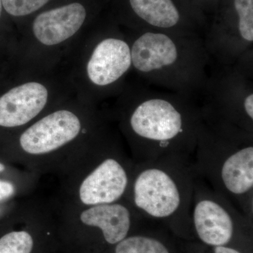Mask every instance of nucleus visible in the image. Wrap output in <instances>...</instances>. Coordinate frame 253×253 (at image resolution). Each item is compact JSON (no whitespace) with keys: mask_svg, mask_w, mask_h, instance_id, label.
Segmentation results:
<instances>
[{"mask_svg":"<svg viewBox=\"0 0 253 253\" xmlns=\"http://www.w3.org/2000/svg\"><path fill=\"white\" fill-rule=\"evenodd\" d=\"M131 68L130 43L109 37L97 43L86 66L89 81L99 87L114 84Z\"/></svg>","mask_w":253,"mask_h":253,"instance_id":"9d476101","label":"nucleus"},{"mask_svg":"<svg viewBox=\"0 0 253 253\" xmlns=\"http://www.w3.org/2000/svg\"><path fill=\"white\" fill-rule=\"evenodd\" d=\"M194 157L169 155L134 163L126 196L139 217L192 228L191 210L197 177Z\"/></svg>","mask_w":253,"mask_h":253,"instance_id":"7ed1b4c3","label":"nucleus"},{"mask_svg":"<svg viewBox=\"0 0 253 253\" xmlns=\"http://www.w3.org/2000/svg\"><path fill=\"white\" fill-rule=\"evenodd\" d=\"M86 18V9L81 3L63 5L38 15L33 22V33L42 44L55 45L74 36Z\"/></svg>","mask_w":253,"mask_h":253,"instance_id":"ddd939ff","label":"nucleus"},{"mask_svg":"<svg viewBox=\"0 0 253 253\" xmlns=\"http://www.w3.org/2000/svg\"><path fill=\"white\" fill-rule=\"evenodd\" d=\"M2 3H1V0H0V17H1V11H2Z\"/></svg>","mask_w":253,"mask_h":253,"instance_id":"aec40b11","label":"nucleus"},{"mask_svg":"<svg viewBox=\"0 0 253 253\" xmlns=\"http://www.w3.org/2000/svg\"><path fill=\"white\" fill-rule=\"evenodd\" d=\"M81 129L78 116L71 111L61 110L30 126L20 137V144L27 154H49L77 137Z\"/></svg>","mask_w":253,"mask_h":253,"instance_id":"1a4fd4ad","label":"nucleus"},{"mask_svg":"<svg viewBox=\"0 0 253 253\" xmlns=\"http://www.w3.org/2000/svg\"><path fill=\"white\" fill-rule=\"evenodd\" d=\"M3 169H4V166L0 164V171L3 170Z\"/></svg>","mask_w":253,"mask_h":253,"instance_id":"412c9836","label":"nucleus"},{"mask_svg":"<svg viewBox=\"0 0 253 253\" xmlns=\"http://www.w3.org/2000/svg\"><path fill=\"white\" fill-rule=\"evenodd\" d=\"M213 253H242L239 250L228 246L213 247Z\"/></svg>","mask_w":253,"mask_h":253,"instance_id":"a211bd4d","label":"nucleus"},{"mask_svg":"<svg viewBox=\"0 0 253 253\" xmlns=\"http://www.w3.org/2000/svg\"><path fill=\"white\" fill-rule=\"evenodd\" d=\"M51 0H1L3 8L13 16H26L36 12Z\"/></svg>","mask_w":253,"mask_h":253,"instance_id":"f3484780","label":"nucleus"},{"mask_svg":"<svg viewBox=\"0 0 253 253\" xmlns=\"http://www.w3.org/2000/svg\"><path fill=\"white\" fill-rule=\"evenodd\" d=\"M12 192V187L6 182L0 181V199L7 197Z\"/></svg>","mask_w":253,"mask_h":253,"instance_id":"6ab92c4d","label":"nucleus"},{"mask_svg":"<svg viewBox=\"0 0 253 253\" xmlns=\"http://www.w3.org/2000/svg\"><path fill=\"white\" fill-rule=\"evenodd\" d=\"M48 91L41 83L21 84L0 97V126L16 127L26 124L42 111Z\"/></svg>","mask_w":253,"mask_h":253,"instance_id":"9b49d317","label":"nucleus"},{"mask_svg":"<svg viewBox=\"0 0 253 253\" xmlns=\"http://www.w3.org/2000/svg\"><path fill=\"white\" fill-rule=\"evenodd\" d=\"M191 221L199 239L204 244L215 247L229 246L237 229L251 225L253 219L217 194L198 174L193 196Z\"/></svg>","mask_w":253,"mask_h":253,"instance_id":"423d86ee","label":"nucleus"},{"mask_svg":"<svg viewBox=\"0 0 253 253\" xmlns=\"http://www.w3.org/2000/svg\"><path fill=\"white\" fill-rule=\"evenodd\" d=\"M134 162L117 154L101 158L82 182L80 199L86 206L119 202L126 196Z\"/></svg>","mask_w":253,"mask_h":253,"instance_id":"6e6552de","label":"nucleus"},{"mask_svg":"<svg viewBox=\"0 0 253 253\" xmlns=\"http://www.w3.org/2000/svg\"><path fill=\"white\" fill-rule=\"evenodd\" d=\"M114 253H170L167 246L151 236H126L114 246Z\"/></svg>","mask_w":253,"mask_h":253,"instance_id":"2eb2a0df","label":"nucleus"},{"mask_svg":"<svg viewBox=\"0 0 253 253\" xmlns=\"http://www.w3.org/2000/svg\"><path fill=\"white\" fill-rule=\"evenodd\" d=\"M131 95L123 123L134 162L194 157L203 122L198 100L144 83Z\"/></svg>","mask_w":253,"mask_h":253,"instance_id":"f257e3e1","label":"nucleus"},{"mask_svg":"<svg viewBox=\"0 0 253 253\" xmlns=\"http://www.w3.org/2000/svg\"><path fill=\"white\" fill-rule=\"evenodd\" d=\"M36 237L26 230L11 231L0 236V253H34Z\"/></svg>","mask_w":253,"mask_h":253,"instance_id":"dca6fc26","label":"nucleus"},{"mask_svg":"<svg viewBox=\"0 0 253 253\" xmlns=\"http://www.w3.org/2000/svg\"><path fill=\"white\" fill-rule=\"evenodd\" d=\"M129 43L131 68L142 83L199 99L211 66L201 35L136 31Z\"/></svg>","mask_w":253,"mask_h":253,"instance_id":"f03ea898","label":"nucleus"},{"mask_svg":"<svg viewBox=\"0 0 253 253\" xmlns=\"http://www.w3.org/2000/svg\"><path fill=\"white\" fill-rule=\"evenodd\" d=\"M134 216L130 205L116 202L90 206L81 213L83 225L99 233L105 244L114 246L129 235Z\"/></svg>","mask_w":253,"mask_h":253,"instance_id":"f8f14e48","label":"nucleus"},{"mask_svg":"<svg viewBox=\"0 0 253 253\" xmlns=\"http://www.w3.org/2000/svg\"><path fill=\"white\" fill-rule=\"evenodd\" d=\"M131 12L141 23L137 31H160L196 33L184 22L174 0H129Z\"/></svg>","mask_w":253,"mask_h":253,"instance_id":"4468645a","label":"nucleus"},{"mask_svg":"<svg viewBox=\"0 0 253 253\" xmlns=\"http://www.w3.org/2000/svg\"><path fill=\"white\" fill-rule=\"evenodd\" d=\"M198 102L207 126L231 134L253 135V55L232 66L211 63Z\"/></svg>","mask_w":253,"mask_h":253,"instance_id":"39448f33","label":"nucleus"},{"mask_svg":"<svg viewBox=\"0 0 253 253\" xmlns=\"http://www.w3.org/2000/svg\"><path fill=\"white\" fill-rule=\"evenodd\" d=\"M194 164L214 191L253 220V135L226 133L202 122Z\"/></svg>","mask_w":253,"mask_h":253,"instance_id":"20e7f679","label":"nucleus"},{"mask_svg":"<svg viewBox=\"0 0 253 253\" xmlns=\"http://www.w3.org/2000/svg\"><path fill=\"white\" fill-rule=\"evenodd\" d=\"M234 17L215 23L203 37L211 63L232 66L253 55V0H233Z\"/></svg>","mask_w":253,"mask_h":253,"instance_id":"0eeeda50","label":"nucleus"}]
</instances>
